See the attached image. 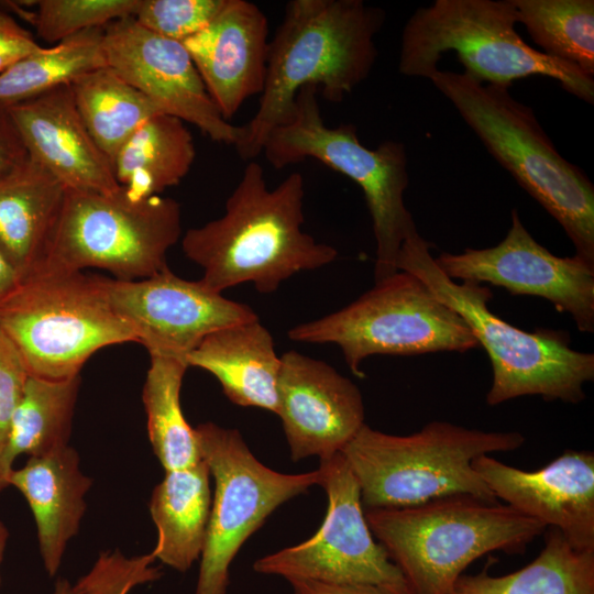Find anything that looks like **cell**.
Here are the masks:
<instances>
[{
	"label": "cell",
	"instance_id": "38",
	"mask_svg": "<svg viewBox=\"0 0 594 594\" xmlns=\"http://www.w3.org/2000/svg\"><path fill=\"white\" fill-rule=\"evenodd\" d=\"M294 594H392L380 587L365 584H336L309 580L288 581Z\"/></svg>",
	"mask_w": 594,
	"mask_h": 594
},
{
	"label": "cell",
	"instance_id": "8",
	"mask_svg": "<svg viewBox=\"0 0 594 594\" xmlns=\"http://www.w3.org/2000/svg\"><path fill=\"white\" fill-rule=\"evenodd\" d=\"M0 329L21 353L30 375L65 380L79 375L98 350L135 342L113 311L103 276L37 268L0 300Z\"/></svg>",
	"mask_w": 594,
	"mask_h": 594
},
{
	"label": "cell",
	"instance_id": "29",
	"mask_svg": "<svg viewBox=\"0 0 594 594\" xmlns=\"http://www.w3.org/2000/svg\"><path fill=\"white\" fill-rule=\"evenodd\" d=\"M188 367L183 359L153 355L143 386L150 442L165 472L201 461L195 428L187 422L180 405L182 383Z\"/></svg>",
	"mask_w": 594,
	"mask_h": 594
},
{
	"label": "cell",
	"instance_id": "30",
	"mask_svg": "<svg viewBox=\"0 0 594 594\" xmlns=\"http://www.w3.org/2000/svg\"><path fill=\"white\" fill-rule=\"evenodd\" d=\"M103 34L105 28L86 30L13 62L0 73V105L37 97L107 66Z\"/></svg>",
	"mask_w": 594,
	"mask_h": 594
},
{
	"label": "cell",
	"instance_id": "3",
	"mask_svg": "<svg viewBox=\"0 0 594 594\" xmlns=\"http://www.w3.org/2000/svg\"><path fill=\"white\" fill-rule=\"evenodd\" d=\"M430 246L413 227L400 245L396 267L418 277L454 310L486 351L493 373L487 405L522 396L583 402L584 385L594 380V354L573 349L566 331L538 328L530 332L503 320L488 308L492 290L480 283H457L446 276Z\"/></svg>",
	"mask_w": 594,
	"mask_h": 594
},
{
	"label": "cell",
	"instance_id": "28",
	"mask_svg": "<svg viewBox=\"0 0 594 594\" xmlns=\"http://www.w3.org/2000/svg\"><path fill=\"white\" fill-rule=\"evenodd\" d=\"M70 87L87 130L111 164L122 145L145 121L163 113L109 66L79 76Z\"/></svg>",
	"mask_w": 594,
	"mask_h": 594
},
{
	"label": "cell",
	"instance_id": "32",
	"mask_svg": "<svg viewBox=\"0 0 594 594\" xmlns=\"http://www.w3.org/2000/svg\"><path fill=\"white\" fill-rule=\"evenodd\" d=\"M34 3L33 12L15 2L9 6L32 23L42 40L57 44L79 32L133 16L139 0H40Z\"/></svg>",
	"mask_w": 594,
	"mask_h": 594
},
{
	"label": "cell",
	"instance_id": "39",
	"mask_svg": "<svg viewBox=\"0 0 594 594\" xmlns=\"http://www.w3.org/2000/svg\"><path fill=\"white\" fill-rule=\"evenodd\" d=\"M21 275L0 252V300L19 283Z\"/></svg>",
	"mask_w": 594,
	"mask_h": 594
},
{
	"label": "cell",
	"instance_id": "16",
	"mask_svg": "<svg viewBox=\"0 0 594 594\" xmlns=\"http://www.w3.org/2000/svg\"><path fill=\"white\" fill-rule=\"evenodd\" d=\"M106 64L160 110L196 125L215 142L235 146L243 127L227 121L211 100L183 42L140 25L133 16L105 28Z\"/></svg>",
	"mask_w": 594,
	"mask_h": 594
},
{
	"label": "cell",
	"instance_id": "2",
	"mask_svg": "<svg viewBox=\"0 0 594 594\" xmlns=\"http://www.w3.org/2000/svg\"><path fill=\"white\" fill-rule=\"evenodd\" d=\"M385 12L363 0H292L270 41L258 108L234 146L253 160L293 112L298 91L316 86L330 102H341L371 74L377 58L374 37Z\"/></svg>",
	"mask_w": 594,
	"mask_h": 594
},
{
	"label": "cell",
	"instance_id": "12",
	"mask_svg": "<svg viewBox=\"0 0 594 594\" xmlns=\"http://www.w3.org/2000/svg\"><path fill=\"white\" fill-rule=\"evenodd\" d=\"M195 432L215 480L195 594H227L230 564L242 544L278 506L319 485L320 472L284 474L265 466L237 429L205 422Z\"/></svg>",
	"mask_w": 594,
	"mask_h": 594
},
{
	"label": "cell",
	"instance_id": "31",
	"mask_svg": "<svg viewBox=\"0 0 594 594\" xmlns=\"http://www.w3.org/2000/svg\"><path fill=\"white\" fill-rule=\"evenodd\" d=\"M541 52L594 76L593 0H510Z\"/></svg>",
	"mask_w": 594,
	"mask_h": 594
},
{
	"label": "cell",
	"instance_id": "42",
	"mask_svg": "<svg viewBox=\"0 0 594 594\" xmlns=\"http://www.w3.org/2000/svg\"><path fill=\"white\" fill-rule=\"evenodd\" d=\"M16 59L19 58L12 57V56H0V73L3 72L8 66H10Z\"/></svg>",
	"mask_w": 594,
	"mask_h": 594
},
{
	"label": "cell",
	"instance_id": "27",
	"mask_svg": "<svg viewBox=\"0 0 594 594\" xmlns=\"http://www.w3.org/2000/svg\"><path fill=\"white\" fill-rule=\"evenodd\" d=\"M544 532V546L529 564L498 576L487 570L462 574L454 594H594V551L573 548L556 528Z\"/></svg>",
	"mask_w": 594,
	"mask_h": 594
},
{
	"label": "cell",
	"instance_id": "14",
	"mask_svg": "<svg viewBox=\"0 0 594 594\" xmlns=\"http://www.w3.org/2000/svg\"><path fill=\"white\" fill-rule=\"evenodd\" d=\"M103 284L113 311L150 356L186 361L210 333L258 319L250 306L226 298L200 279L182 278L168 266L142 279L103 277Z\"/></svg>",
	"mask_w": 594,
	"mask_h": 594
},
{
	"label": "cell",
	"instance_id": "9",
	"mask_svg": "<svg viewBox=\"0 0 594 594\" xmlns=\"http://www.w3.org/2000/svg\"><path fill=\"white\" fill-rule=\"evenodd\" d=\"M318 91L316 86L298 91L289 120L273 130L262 153L275 168L315 158L361 187L376 243V283L398 272L400 245L416 226L404 202L409 183L406 147L385 141L371 150L360 142L353 124L326 125Z\"/></svg>",
	"mask_w": 594,
	"mask_h": 594
},
{
	"label": "cell",
	"instance_id": "33",
	"mask_svg": "<svg viewBox=\"0 0 594 594\" xmlns=\"http://www.w3.org/2000/svg\"><path fill=\"white\" fill-rule=\"evenodd\" d=\"M226 0H139L134 20L161 36L184 42L204 30Z\"/></svg>",
	"mask_w": 594,
	"mask_h": 594
},
{
	"label": "cell",
	"instance_id": "13",
	"mask_svg": "<svg viewBox=\"0 0 594 594\" xmlns=\"http://www.w3.org/2000/svg\"><path fill=\"white\" fill-rule=\"evenodd\" d=\"M318 470L319 485L328 496L322 525L308 540L256 560L254 571L287 581L365 584L392 594H411L367 525L359 484L343 454L320 459Z\"/></svg>",
	"mask_w": 594,
	"mask_h": 594
},
{
	"label": "cell",
	"instance_id": "20",
	"mask_svg": "<svg viewBox=\"0 0 594 594\" xmlns=\"http://www.w3.org/2000/svg\"><path fill=\"white\" fill-rule=\"evenodd\" d=\"M30 158L66 189L113 194V166L87 130L70 84L7 106Z\"/></svg>",
	"mask_w": 594,
	"mask_h": 594
},
{
	"label": "cell",
	"instance_id": "10",
	"mask_svg": "<svg viewBox=\"0 0 594 594\" xmlns=\"http://www.w3.org/2000/svg\"><path fill=\"white\" fill-rule=\"evenodd\" d=\"M180 235V206L170 197L135 198L122 188L113 194L66 189L37 268L97 267L119 280L142 279L167 267L166 254Z\"/></svg>",
	"mask_w": 594,
	"mask_h": 594
},
{
	"label": "cell",
	"instance_id": "41",
	"mask_svg": "<svg viewBox=\"0 0 594 594\" xmlns=\"http://www.w3.org/2000/svg\"><path fill=\"white\" fill-rule=\"evenodd\" d=\"M8 536L9 534L6 526L0 521V564L3 558Z\"/></svg>",
	"mask_w": 594,
	"mask_h": 594
},
{
	"label": "cell",
	"instance_id": "6",
	"mask_svg": "<svg viewBox=\"0 0 594 594\" xmlns=\"http://www.w3.org/2000/svg\"><path fill=\"white\" fill-rule=\"evenodd\" d=\"M525 440L518 431H484L442 420L408 436L364 424L341 453L359 484L364 509L399 508L459 494L498 501L473 462L517 450Z\"/></svg>",
	"mask_w": 594,
	"mask_h": 594
},
{
	"label": "cell",
	"instance_id": "5",
	"mask_svg": "<svg viewBox=\"0 0 594 594\" xmlns=\"http://www.w3.org/2000/svg\"><path fill=\"white\" fill-rule=\"evenodd\" d=\"M364 514L411 594H454L473 561L494 551L522 553L547 529L507 504L469 494Z\"/></svg>",
	"mask_w": 594,
	"mask_h": 594
},
{
	"label": "cell",
	"instance_id": "26",
	"mask_svg": "<svg viewBox=\"0 0 594 594\" xmlns=\"http://www.w3.org/2000/svg\"><path fill=\"white\" fill-rule=\"evenodd\" d=\"M79 385V375L65 380L28 377L0 452V492L9 486L19 454L41 457L68 444Z\"/></svg>",
	"mask_w": 594,
	"mask_h": 594
},
{
	"label": "cell",
	"instance_id": "24",
	"mask_svg": "<svg viewBox=\"0 0 594 594\" xmlns=\"http://www.w3.org/2000/svg\"><path fill=\"white\" fill-rule=\"evenodd\" d=\"M210 472L201 461L166 472L150 502L157 528L153 552L164 564L186 572L201 556L211 508Z\"/></svg>",
	"mask_w": 594,
	"mask_h": 594
},
{
	"label": "cell",
	"instance_id": "18",
	"mask_svg": "<svg viewBox=\"0 0 594 594\" xmlns=\"http://www.w3.org/2000/svg\"><path fill=\"white\" fill-rule=\"evenodd\" d=\"M473 466L496 497L558 529L578 550L594 551V453L565 450L537 471H524L491 455Z\"/></svg>",
	"mask_w": 594,
	"mask_h": 594
},
{
	"label": "cell",
	"instance_id": "19",
	"mask_svg": "<svg viewBox=\"0 0 594 594\" xmlns=\"http://www.w3.org/2000/svg\"><path fill=\"white\" fill-rule=\"evenodd\" d=\"M221 116L262 94L268 56V22L254 3L226 0L215 19L183 42Z\"/></svg>",
	"mask_w": 594,
	"mask_h": 594
},
{
	"label": "cell",
	"instance_id": "37",
	"mask_svg": "<svg viewBox=\"0 0 594 594\" xmlns=\"http://www.w3.org/2000/svg\"><path fill=\"white\" fill-rule=\"evenodd\" d=\"M41 47L26 29L0 9V56L20 58Z\"/></svg>",
	"mask_w": 594,
	"mask_h": 594
},
{
	"label": "cell",
	"instance_id": "4",
	"mask_svg": "<svg viewBox=\"0 0 594 594\" xmlns=\"http://www.w3.org/2000/svg\"><path fill=\"white\" fill-rule=\"evenodd\" d=\"M429 80L499 165L558 221L574 255L594 266V185L557 151L534 110L509 87L481 82L464 72L438 69Z\"/></svg>",
	"mask_w": 594,
	"mask_h": 594
},
{
	"label": "cell",
	"instance_id": "36",
	"mask_svg": "<svg viewBox=\"0 0 594 594\" xmlns=\"http://www.w3.org/2000/svg\"><path fill=\"white\" fill-rule=\"evenodd\" d=\"M29 160V153L8 107L0 105V182L20 170Z\"/></svg>",
	"mask_w": 594,
	"mask_h": 594
},
{
	"label": "cell",
	"instance_id": "25",
	"mask_svg": "<svg viewBox=\"0 0 594 594\" xmlns=\"http://www.w3.org/2000/svg\"><path fill=\"white\" fill-rule=\"evenodd\" d=\"M196 150L184 121L165 113L145 121L113 161L119 186L130 196L148 198L178 185L189 173Z\"/></svg>",
	"mask_w": 594,
	"mask_h": 594
},
{
	"label": "cell",
	"instance_id": "17",
	"mask_svg": "<svg viewBox=\"0 0 594 594\" xmlns=\"http://www.w3.org/2000/svg\"><path fill=\"white\" fill-rule=\"evenodd\" d=\"M276 415L293 461L340 453L365 424L359 387L328 363L294 350L280 355Z\"/></svg>",
	"mask_w": 594,
	"mask_h": 594
},
{
	"label": "cell",
	"instance_id": "22",
	"mask_svg": "<svg viewBox=\"0 0 594 594\" xmlns=\"http://www.w3.org/2000/svg\"><path fill=\"white\" fill-rule=\"evenodd\" d=\"M186 361L188 366L211 373L231 403L277 413L280 356L260 319L210 333Z\"/></svg>",
	"mask_w": 594,
	"mask_h": 594
},
{
	"label": "cell",
	"instance_id": "40",
	"mask_svg": "<svg viewBox=\"0 0 594 594\" xmlns=\"http://www.w3.org/2000/svg\"><path fill=\"white\" fill-rule=\"evenodd\" d=\"M54 594H79L75 584L66 579H58L55 583Z\"/></svg>",
	"mask_w": 594,
	"mask_h": 594
},
{
	"label": "cell",
	"instance_id": "11",
	"mask_svg": "<svg viewBox=\"0 0 594 594\" xmlns=\"http://www.w3.org/2000/svg\"><path fill=\"white\" fill-rule=\"evenodd\" d=\"M292 341L334 343L351 372L374 354L466 352L479 343L464 320L415 275L398 271L342 309L288 330Z\"/></svg>",
	"mask_w": 594,
	"mask_h": 594
},
{
	"label": "cell",
	"instance_id": "35",
	"mask_svg": "<svg viewBox=\"0 0 594 594\" xmlns=\"http://www.w3.org/2000/svg\"><path fill=\"white\" fill-rule=\"evenodd\" d=\"M30 373L25 362L0 329V452L6 443L11 417L23 395Z\"/></svg>",
	"mask_w": 594,
	"mask_h": 594
},
{
	"label": "cell",
	"instance_id": "34",
	"mask_svg": "<svg viewBox=\"0 0 594 594\" xmlns=\"http://www.w3.org/2000/svg\"><path fill=\"white\" fill-rule=\"evenodd\" d=\"M154 552L127 558L121 551L101 552L88 573L75 584L79 594H129L136 585L158 580V568L152 566Z\"/></svg>",
	"mask_w": 594,
	"mask_h": 594
},
{
	"label": "cell",
	"instance_id": "7",
	"mask_svg": "<svg viewBox=\"0 0 594 594\" xmlns=\"http://www.w3.org/2000/svg\"><path fill=\"white\" fill-rule=\"evenodd\" d=\"M510 0H436L407 20L398 70L429 79L446 52H455L464 73L504 87L516 79L543 76L593 105L594 78L575 66L529 46L517 33Z\"/></svg>",
	"mask_w": 594,
	"mask_h": 594
},
{
	"label": "cell",
	"instance_id": "15",
	"mask_svg": "<svg viewBox=\"0 0 594 594\" xmlns=\"http://www.w3.org/2000/svg\"><path fill=\"white\" fill-rule=\"evenodd\" d=\"M435 263L452 280L488 283L514 296L550 301L578 330L594 332V266L576 255L560 257L538 243L516 209L506 237L495 246L443 252Z\"/></svg>",
	"mask_w": 594,
	"mask_h": 594
},
{
	"label": "cell",
	"instance_id": "1",
	"mask_svg": "<svg viewBox=\"0 0 594 594\" xmlns=\"http://www.w3.org/2000/svg\"><path fill=\"white\" fill-rule=\"evenodd\" d=\"M304 196L300 173L268 189L263 167L246 164L224 213L182 238L185 255L204 271L202 284L222 294L251 283L271 294L293 275L332 263L337 249L301 230Z\"/></svg>",
	"mask_w": 594,
	"mask_h": 594
},
{
	"label": "cell",
	"instance_id": "23",
	"mask_svg": "<svg viewBox=\"0 0 594 594\" xmlns=\"http://www.w3.org/2000/svg\"><path fill=\"white\" fill-rule=\"evenodd\" d=\"M66 188L32 158L0 182V252L22 276L41 266Z\"/></svg>",
	"mask_w": 594,
	"mask_h": 594
},
{
	"label": "cell",
	"instance_id": "21",
	"mask_svg": "<svg viewBox=\"0 0 594 594\" xmlns=\"http://www.w3.org/2000/svg\"><path fill=\"white\" fill-rule=\"evenodd\" d=\"M8 482L30 505L45 570L54 576L68 541L79 529L86 512L85 495L92 481L81 473L79 455L67 444L31 457L22 469H12Z\"/></svg>",
	"mask_w": 594,
	"mask_h": 594
}]
</instances>
